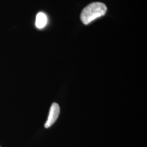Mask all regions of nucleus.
Returning <instances> with one entry per match:
<instances>
[{
    "label": "nucleus",
    "instance_id": "obj_1",
    "mask_svg": "<svg viewBox=\"0 0 147 147\" xmlns=\"http://www.w3.org/2000/svg\"><path fill=\"white\" fill-rule=\"evenodd\" d=\"M107 11V7L101 2H93L86 7L82 10L80 18L83 24L88 25L95 19L104 16Z\"/></svg>",
    "mask_w": 147,
    "mask_h": 147
},
{
    "label": "nucleus",
    "instance_id": "obj_2",
    "mask_svg": "<svg viewBox=\"0 0 147 147\" xmlns=\"http://www.w3.org/2000/svg\"><path fill=\"white\" fill-rule=\"evenodd\" d=\"M60 113V108L58 104L54 102L53 103L49 111V114L47 118V121L45 124V127L49 128L52 126L53 124L57 121Z\"/></svg>",
    "mask_w": 147,
    "mask_h": 147
},
{
    "label": "nucleus",
    "instance_id": "obj_3",
    "mask_svg": "<svg viewBox=\"0 0 147 147\" xmlns=\"http://www.w3.org/2000/svg\"><path fill=\"white\" fill-rule=\"evenodd\" d=\"M47 16L42 12L39 13L36 16V26L38 28L42 29L46 26L47 23Z\"/></svg>",
    "mask_w": 147,
    "mask_h": 147
},
{
    "label": "nucleus",
    "instance_id": "obj_4",
    "mask_svg": "<svg viewBox=\"0 0 147 147\" xmlns=\"http://www.w3.org/2000/svg\"></svg>",
    "mask_w": 147,
    "mask_h": 147
}]
</instances>
